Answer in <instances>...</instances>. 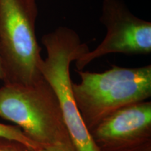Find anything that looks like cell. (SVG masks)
I'll return each instance as SVG.
<instances>
[{"mask_svg": "<svg viewBox=\"0 0 151 151\" xmlns=\"http://www.w3.org/2000/svg\"><path fill=\"white\" fill-rule=\"evenodd\" d=\"M35 151H76L72 143H58L39 146Z\"/></svg>", "mask_w": 151, "mask_h": 151, "instance_id": "cell-8", "label": "cell"}, {"mask_svg": "<svg viewBox=\"0 0 151 151\" xmlns=\"http://www.w3.org/2000/svg\"><path fill=\"white\" fill-rule=\"evenodd\" d=\"M79 83H73L76 102L90 130L118 109L144 101L151 95V66L124 68L113 66L101 73L77 71Z\"/></svg>", "mask_w": 151, "mask_h": 151, "instance_id": "cell-2", "label": "cell"}, {"mask_svg": "<svg viewBox=\"0 0 151 151\" xmlns=\"http://www.w3.org/2000/svg\"><path fill=\"white\" fill-rule=\"evenodd\" d=\"M146 143H143V144L139 145V146L133 147V148L127 149V150H125L126 151H150V146H148V145H146V146H145V144H146Z\"/></svg>", "mask_w": 151, "mask_h": 151, "instance_id": "cell-9", "label": "cell"}, {"mask_svg": "<svg viewBox=\"0 0 151 151\" xmlns=\"http://www.w3.org/2000/svg\"><path fill=\"white\" fill-rule=\"evenodd\" d=\"M0 117L18 125L39 146L72 143L56 98L43 78L29 86L1 87Z\"/></svg>", "mask_w": 151, "mask_h": 151, "instance_id": "cell-4", "label": "cell"}, {"mask_svg": "<svg viewBox=\"0 0 151 151\" xmlns=\"http://www.w3.org/2000/svg\"><path fill=\"white\" fill-rule=\"evenodd\" d=\"M151 131V103L132 104L114 111L93 128L101 150L123 151L146 143Z\"/></svg>", "mask_w": 151, "mask_h": 151, "instance_id": "cell-6", "label": "cell"}, {"mask_svg": "<svg viewBox=\"0 0 151 151\" xmlns=\"http://www.w3.org/2000/svg\"><path fill=\"white\" fill-rule=\"evenodd\" d=\"M0 138L20 143L31 151H35L39 147L21 129L14 126L0 123Z\"/></svg>", "mask_w": 151, "mask_h": 151, "instance_id": "cell-7", "label": "cell"}, {"mask_svg": "<svg viewBox=\"0 0 151 151\" xmlns=\"http://www.w3.org/2000/svg\"><path fill=\"white\" fill-rule=\"evenodd\" d=\"M0 151H12V150H4V149H0Z\"/></svg>", "mask_w": 151, "mask_h": 151, "instance_id": "cell-11", "label": "cell"}, {"mask_svg": "<svg viewBox=\"0 0 151 151\" xmlns=\"http://www.w3.org/2000/svg\"><path fill=\"white\" fill-rule=\"evenodd\" d=\"M5 71L4 69L2 62H1V57H0V80H4L5 81Z\"/></svg>", "mask_w": 151, "mask_h": 151, "instance_id": "cell-10", "label": "cell"}, {"mask_svg": "<svg viewBox=\"0 0 151 151\" xmlns=\"http://www.w3.org/2000/svg\"><path fill=\"white\" fill-rule=\"evenodd\" d=\"M37 16L36 0H0V57L6 83L29 86L43 79Z\"/></svg>", "mask_w": 151, "mask_h": 151, "instance_id": "cell-3", "label": "cell"}, {"mask_svg": "<svg viewBox=\"0 0 151 151\" xmlns=\"http://www.w3.org/2000/svg\"><path fill=\"white\" fill-rule=\"evenodd\" d=\"M100 22L106 28V37L97 48L75 62L78 71L108 54L150 53L151 22L132 14L123 0H103Z\"/></svg>", "mask_w": 151, "mask_h": 151, "instance_id": "cell-5", "label": "cell"}, {"mask_svg": "<svg viewBox=\"0 0 151 151\" xmlns=\"http://www.w3.org/2000/svg\"><path fill=\"white\" fill-rule=\"evenodd\" d=\"M47 56L40 65L41 76L55 97L62 118L76 151H101L83 120L73 91L70 66L90 50L78 34L60 26L43 36Z\"/></svg>", "mask_w": 151, "mask_h": 151, "instance_id": "cell-1", "label": "cell"}]
</instances>
